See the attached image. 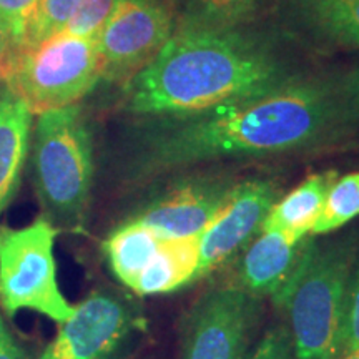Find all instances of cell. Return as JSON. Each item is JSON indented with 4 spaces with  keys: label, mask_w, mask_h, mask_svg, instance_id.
<instances>
[{
    "label": "cell",
    "mask_w": 359,
    "mask_h": 359,
    "mask_svg": "<svg viewBox=\"0 0 359 359\" xmlns=\"http://www.w3.org/2000/svg\"><path fill=\"white\" fill-rule=\"evenodd\" d=\"M351 128L336 80L296 79L195 115L161 116L142 133L130 175L150 180L212 161L311 150Z\"/></svg>",
    "instance_id": "6da1fadb"
},
{
    "label": "cell",
    "mask_w": 359,
    "mask_h": 359,
    "mask_svg": "<svg viewBox=\"0 0 359 359\" xmlns=\"http://www.w3.org/2000/svg\"><path fill=\"white\" fill-rule=\"evenodd\" d=\"M299 79L262 35L177 25L154 60L125 85L137 115L185 116L264 95Z\"/></svg>",
    "instance_id": "7a4b0ae2"
},
{
    "label": "cell",
    "mask_w": 359,
    "mask_h": 359,
    "mask_svg": "<svg viewBox=\"0 0 359 359\" xmlns=\"http://www.w3.org/2000/svg\"><path fill=\"white\" fill-rule=\"evenodd\" d=\"M358 259L353 238L318 241L308 238L294 271L273 296L285 316L296 359H336L349 278Z\"/></svg>",
    "instance_id": "3957f363"
},
{
    "label": "cell",
    "mask_w": 359,
    "mask_h": 359,
    "mask_svg": "<svg viewBox=\"0 0 359 359\" xmlns=\"http://www.w3.org/2000/svg\"><path fill=\"white\" fill-rule=\"evenodd\" d=\"M34 172L47 212L67 226L83 222L93 178V142L82 110L72 105L39 115Z\"/></svg>",
    "instance_id": "277c9868"
},
{
    "label": "cell",
    "mask_w": 359,
    "mask_h": 359,
    "mask_svg": "<svg viewBox=\"0 0 359 359\" xmlns=\"http://www.w3.org/2000/svg\"><path fill=\"white\" fill-rule=\"evenodd\" d=\"M4 82L32 114L79 103L102 79L97 40L60 32L7 55Z\"/></svg>",
    "instance_id": "5b68a950"
},
{
    "label": "cell",
    "mask_w": 359,
    "mask_h": 359,
    "mask_svg": "<svg viewBox=\"0 0 359 359\" xmlns=\"http://www.w3.org/2000/svg\"><path fill=\"white\" fill-rule=\"evenodd\" d=\"M57 235L58 228L43 217L19 230L0 228V303L8 316L27 309L62 325L74 314L58 285Z\"/></svg>",
    "instance_id": "8992f818"
},
{
    "label": "cell",
    "mask_w": 359,
    "mask_h": 359,
    "mask_svg": "<svg viewBox=\"0 0 359 359\" xmlns=\"http://www.w3.org/2000/svg\"><path fill=\"white\" fill-rule=\"evenodd\" d=\"M262 302L236 281L206 291L191 311L182 359H246Z\"/></svg>",
    "instance_id": "52a82bcc"
},
{
    "label": "cell",
    "mask_w": 359,
    "mask_h": 359,
    "mask_svg": "<svg viewBox=\"0 0 359 359\" xmlns=\"http://www.w3.org/2000/svg\"><path fill=\"white\" fill-rule=\"evenodd\" d=\"M177 17L163 8L122 0L98 35L102 79L127 85L150 64L175 32Z\"/></svg>",
    "instance_id": "ba28073f"
},
{
    "label": "cell",
    "mask_w": 359,
    "mask_h": 359,
    "mask_svg": "<svg viewBox=\"0 0 359 359\" xmlns=\"http://www.w3.org/2000/svg\"><path fill=\"white\" fill-rule=\"evenodd\" d=\"M278 201V188L269 180H246L233 185L217 218L198 238V276L210 275L243 251L263 230L269 210Z\"/></svg>",
    "instance_id": "9c48e42d"
},
{
    "label": "cell",
    "mask_w": 359,
    "mask_h": 359,
    "mask_svg": "<svg viewBox=\"0 0 359 359\" xmlns=\"http://www.w3.org/2000/svg\"><path fill=\"white\" fill-rule=\"evenodd\" d=\"M133 325V314L122 299L92 293L62 323L40 359H114Z\"/></svg>",
    "instance_id": "30bf717a"
},
{
    "label": "cell",
    "mask_w": 359,
    "mask_h": 359,
    "mask_svg": "<svg viewBox=\"0 0 359 359\" xmlns=\"http://www.w3.org/2000/svg\"><path fill=\"white\" fill-rule=\"evenodd\" d=\"M233 183L222 177H191L168 188L135 219L167 240L200 238L230 195Z\"/></svg>",
    "instance_id": "8fae6325"
},
{
    "label": "cell",
    "mask_w": 359,
    "mask_h": 359,
    "mask_svg": "<svg viewBox=\"0 0 359 359\" xmlns=\"http://www.w3.org/2000/svg\"><path fill=\"white\" fill-rule=\"evenodd\" d=\"M306 240L262 230L243 250L236 283L259 299L273 298L294 271Z\"/></svg>",
    "instance_id": "7c38bea8"
},
{
    "label": "cell",
    "mask_w": 359,
    "mask_h": 359,
    "mask_svg": "<svg viewBox=\"0 0 359 359\" xmlns=\"http://www.w3.org/2000/svg\"><path fill=\"white\" fill-rule=\"evenodd\" d=\"M285 8L308 37L359 50V0H285Z\"/></svg>",
    "instance_id": "4fadbf2b"
},
{
    "label": "cell",
    "mask_w": 359,
    "mask_h": 359,
    "mask_svg": "<svg viewBox=\"0 0 359 359\" xmlns=\"http://www.w3.org/2000/svg\"><path fill=\"white\" fill-rule=\"evenodd\" d=\"M32 111L7 85L0 90V215L19 188L32 133Z\"/></svg>",
    "instance_id": "5bb4252c"
},
{
    "label": "cell",
    "mask_w": 359,
    "mask_h": 359,
    "mask_svg": "<svg viewBox=\"0 0 359 359\" xmlns=\"http://www.w3.org/2000/svg\"><path fill=\"white\" fill-rule=\"evenodd\" d=\"M338 180V172L314 173L303 180L294 190L285 195L273 205L263 230L281 231L296 240L311 236V231L323 212L326 196L333 183Z\"/></svg>",
    "instance_id": "9a60e30c"
},
{
    "label": "cell",
    "mask_w": 359,
    "mask_h": 359,
    "mask_svg": "<svg viewBox=\"0 0 359 359\" xmlns=\"http://www.w3.org/2000/svg\"><path fill=\"white\" fill-rule=\"evenodd\" d=\"M198 238L165 240L155 258L132 285L137 294L155 296L177 291L198 276Z\"/></svg>",
    "instance_id": "2e32d148"
},
{
    "label": "cell",
    "mask_w": 359,
    "mask_h": 359,
    "mask_svg": "<svg viewBox=\"0 0 359 359\" xmlns=\"http://www.w3.org/2000/svg\"><path fill=\"white\" fill-rule=\"evenodd\" d=\"M165 240L150 226L132 218L111 233L105 241V255L114 275L132 288L138 275L155 258Z\"/></svg>",
    "instance_id": "e0dca14e"
},
{
    "label": "cell",
    "mask_w": 359,
    "mask_h": 359,
    "mask_svg": "<svg viewBox=\"0 0 359 359\" xmlns=\"http://www.w3.org/2000/svg\"><path fill=\"white\" fill-rule=\"evenodd\" d=\"M263 0H178L177 25L240 27Z\"/></svg>",
    "instance_id": "ac0fdd59"
},
{
    "label": "cell",
    "mask_w": 359,
    "mask_h": 359,
    "mask_svg": "<svg viewBox=\"0 0 359 359\" xmlns=\"http://www.w3.org/2000/svg\"><path fill=\"white\" fill-rule=\"evenodd\" d=\"M359 217V172L336 180L327 193L311 236L327 235Z\"/></svg>",
    "instance_id": "d6986e66"
},
{
    "label": "cell",
    "mask_w": 359,
    "mask_h": 359,
    "mask_svg": "<svg viewBox=\"0 0 359 359\" xmlns=\"http://www.w3.org/2000/svg\"><path fill=\"white\" fill-rule=\"evenodd\" d=\"M77 4L79 0H40L27 29L25 42L22 47L40 43L53 35L64 32L77 8Z\"/></svg>",
    "instance_id": "ffe728a7"
},
{
    "label": "cell",
    "mask_w": 359,
    "mask_h": 359,
    "mask_svg": "<svg viewBox=\"0 0 359 359\" xmlns=\"http://www.w3.org/2000/svg\"><path fill=\"white\" fill-rule=\"evenodd\" d=\"M120 2L122 0H79L74 15L65 27V32L97 40Z\"/></svg>",
    "instance_id": "44dd1931"
},
{
    "label": "cell",
    "mask_w": 359,
    "mask_h": 359,
    "mask_svg": "<svg viewBox=\"0 0 359 359\" xmlns=\"http://www.w3.org/2000/svg\"><path fill=\"white\" fill-rule=\"evenodd\" d=\"M40 0H0V27L8 40V53L25 42L27 29Z\"/></svg>",
    "instance_id": "7402d4cb"
},
{
    "label": "cell",
    "mask_w": 359,
    "mask_h": 359,
    "mask_svg": "<svg viewBox=\"0 0 359 359\" xmlns=\"http://www.w3.org/2000/svg\"><path fill=\"white\" fill-rule=\"evenodd\" d=\"M353 351H359V258L349 278L338 356Z\"/></svg>",
    "instance_id": "603a6c76"
},
{
    "label": "cell",
    "mask_w": 359,
    "mask_h": 359,
    "mask_svg": "<svg viewBox=\"0 0 359 359\" xmlns=\"http://www.w3.org/2000/svg\"><path fill=\"white\" fill-rule=\"evenodd\" d=\"M246 359H296L293 343L283 325H275L264 331Z\"/></svg>",
    "instance_id": "cb8c5ba5"
},
{
    "label": "cell",
    "mask_w": 359,
    "mask_h": 359,
    "mask_svg": "<svg viewBox=\"0 0 359 359\" xmlns=\"http://www.w3.org/2000/svg\"><path fill=\"white\" fill-rule=\"evenodd\" d=\"M336 85L348 122L351 123V127L359 125V65L341 79H336Z\"/></svg>",
    "instance_id": "d4e9b609"
},
{
    "label": "cell",
    "mask_w": 359,
    "mask_h": 359,
    "mask_svg": "<svg viewBox=\"0 0 359 359\" xmlns=\"http://www.w3.org/2000/svg\"><path fill=\"white\" fill-rule=\"evenodd\" d=\"M0 359H25L2 316H0Z\"/></svg>",
    "instance_id": "484cf974"
},
{
    "label": "cell",
    "mask_w": 359,
    "mask_h": 359,
    "mask_svg": "<svg viewBox=\"0 0 359 359\" xmlns=\"http://www.w3.org/2000/svg\"><path fill=\"white\" fill-rule=\"evenodd\" d=\"M8 55V40L7 35L4 34L2 27H0V79L4 75V67H6V60Z\"/></svg>",
    "instance_id": "4316f807"
},
{
    "label": "cell",
    "mask_w": 359,
    "mask_h": 359,
    "mask_svg": "<svg viewBox=\"0 0 359 359\" xmlns=\"http://www.w3.org/2000/svg\"><path fill=\"white\" fill-rule=\"evenodd\" d=\"M142 2L151 4V6L163 8V11H167V12H170V13H173V15L177 17L178 0H142Z\"/></svg>",
    "instance_id": "83f0119b"
},
{
    "label": "cell",
    "mask_w": 359,
    "mask_h": 359,
    "mask_svg": "<svg viewBox=\"0 0 359 359\" xmlns=\"http://www.w3.org/2000/svg\"><path fill=\"white\" fill-rule=\"evenodd\" d=\"M336 359H359V351H353V353H348V354H341Z\"/></svg>",
    "instance_id": "f1b7e54d"
}]
</instances>
